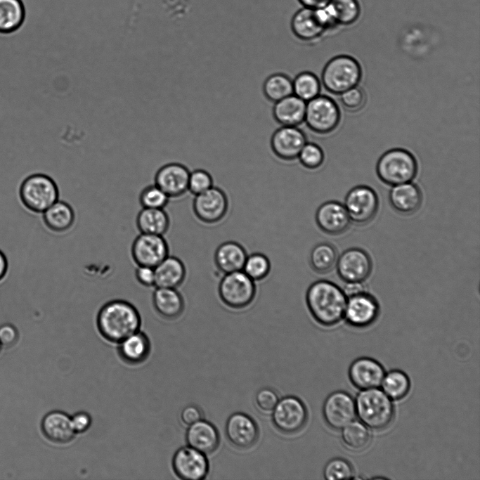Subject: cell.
Wrapping results in <instances>:
<instances>
[{
    "label": "cell",
    "mask_w": 480,
    "mask_h": 480,
    "mask_svg": "<svg viewBox=\"0 0 480 480\" xmlns=\"http://www.w3.org/2000/svg\"><path fill=\"white\" fill-rule=\"evenodd\" d=\"M96 325L104 339L119 343L140 330L141 317L131 302L124 299H112L99 309L96 316Z\"/></svg>",
    "instance_id": "1"
},
{
    "label": "cell",
    "mask_w": 480,
    "mask_h": 480,
    "mask_svg": "<svg viewBox=\"0 0 480 480\" xmlns=\"http://www.w3.org/2000/svg\"><path fill=\"white\" fill-rule=\"evenodd\" d=\"M347 297L335 283L319 280L307 289L306 302L313 319L320 325L331 327L343 318Z\"/></svg>",
    "instance_id": "2"
},
{
    "label": "cell",
    "mask_w": 480,
    "mask_h": 480,
    "mask_svg": "<svg viewBox=\"0 0 480 480\" xmlns=\"http://www.w3.org/2000/svg\"><path fill=\"white\" fill-rule=\"evenodd\" d=\"M356 415L362 423L372 429L387 427L394 417L391 399L377 388L361 390L355 401Z\"/></svg>",
    "instance_id": "3"
},
{
    "label": "cell",
    "mask_w": 480,
    "mask_h": 480,
    "mask_svg": "<svg viewBox=\"0 0 480 480\" xmlns=\"http://www.w3.org/2000/svg\"><path fill=\"white\" fill-rule=\"evenodd\" d=\"M415 156L403 148H393L379 158L376 172L379 179L389 186H396L413 181L417 173Z\"/></svg>",
    "instance_id": "4"
},
{
    "label": "cell",
    "mask_w": 480,
    "mask_h": 480,
    "mask_svg": "<svg viewBox=\"0 0 480 480\" xmlns=\"http://www.w3.org/2000/svg\"><path fill=\"white\" fill-rule=\"evenodd\" d=\"M362 77L358 62L353 57L340 55L331 58L324 66L321 84L330 93L340 95L356 86Z\"/></svg>",
    "instance_id": "5"
},
{
    "label": "cell",
    "mask_w": 480,
    "mask_h": 480,
    "mask_svg": "<svg viewBox=\"0 0 480 480\" xmlns=\"http://www.w3.org/2000/svg\"><path fill=\"white\" fill-rule=\"evenodd\" d=\"M19 195L23 205L34 213H43L59 200L56 181L44 174L30 175L22 182Z\"/></svg>",
    "instance_id": "6"
},
{
    "label": "cell",
    "mask_w": 480,
    "mask_h": 480,
    "mask_svg": "<svg viewBox=\"0 0 480 480\" xmlns=\"http://www.w3.org/2000/svg\"><path fill=\"white\" fill-rule=\"evenodd\" d=\"M218 292L222 302L233 309L247 307L254 299L256 285L242 270L224 274Z\"/></svg>",
    "instance_id": "7"
},
{
    "label": "cell",
    "mask_w": 480,
    "mask_h": 480,
    "mask_svg": "<svg viewBox=\"0 0 480 480\" xmlns=\"http://www.w3.org/2000/svg\"><path fill=\"white\" fill-rule=\"evenodd\" d=\"M340 122V110L330 97L319 94L306 102L304 123L316 134H327L333 131Z\"/></svg>",
    "instance_id": "8"
},
{
    "label": "cell",
    "mask_w": 480,
    "mask_h": 480,
    "mask_svg": "<svg viewBox=\"0 0 480 480\" xmlns=\"http://www.w3.org/2000/svg\"><path fill=\"white\" fill-rule=\"evenodd\" d=\"M309 413L304 403L294 396H286L279 399L271 413V420L275 429L284 434H294L306 426Z\"/></svg>",
    "instance_id": "9"
},
{
    "label": "cell",
    "mask_w": 480,
    "mask_h": 480,
    "mask_svg": "<svg viewBox=\"0 0 480 480\" xmlns=\"http://www.w3.org/2000/svg\"><path fill=\"white\" fill-rule=\"evenodd\" d=\"M294 35L304 41H312L320 38L327 30L334 27L324 7L299 9L291 20Z\"/></svg>",
    "instance_id": "10"
},
{
    "label": "cell",
    "mask_w": 480,
    "mask_h": 480,
    "mask_svg": "<svg viewBox=\"0 0 480 480\" xmlns=\"http://www.w3.org/2000/svg\"><path fill=\"white\" fill-rule=\"evenodd\" d=\"M344 205L351 221L364 225L371 221L377 214L379 198L370 187L358 186L347 193Z\"/></svg>",
    "instance_id": "11"
},
{
    "label": "cell",
    "mask_w": 480,
    "mask_h": 480,
    "mask_svg": "<svg viewBox=\"0 0 480 480\" xmlns=\"http://www.w3.org/2000/svg\"><path fill=\"white\" fill-rule=\"evenodd\" d=\"M337 272L346 283H363L372 270V259L364 249L352 247L343 252L337 258Z\"/></svg>",
    "instance_id": "12"
},
{
    "label": "cell",
    "mask_w": 480,
    "mask_h": 480,
    "mask_svg": "<svg viewBox=\"0 0 480 480\" xmlns=\"http://www.w3.org/2000/svg\"><path fill=\"white\" fill-rule=\"evenodd\" d=\"M322 413L325 422L330 428L342 429L356 417L355 401L347 392L334 391L325 399Z\"/></svg>",
    "instance_id": "13"
},
{
    "label": "cell",
    "mask_w": 480,
    "mask_h": 480,
    "mask_svg": "<svg viewBox=\"0 0 480 480\" xmlns=\"http://www.w3.org/2000/svg\"><path fill=\"white\" fill-rule=\"evenodd\" d=\"M175 474L183 480H202L209 471L207 455L190 446L179 448L172 458Z\"/></svg>",
    "instance_id": "14"
},
{
    "label": "cell",
    "mask_w": 480,
    "mask_h": 480,
    "mask_svg": "<svg viewBox=\"0 0 480 480\" xmlns=\"http://www.w3.org/2000/svg\"><path fill=\"white\" fill-rule=\"evenodd\" d=\"M131 254L137 266L155 268L169 255V248L163 235L140 233L131 245Z\"/></svg>",
    "instance_id": "15"
},
{
    "label": "cell",
    "mask_w": 480,
    "mask_h": 480,
    "mask_svg": "<svg viewBox=\"0 0 480 480\" xmlns=\"http://www.w3.org/2000/svg\"><path fill=\"white\" fill-rule=\"evenodd\" d=\"M225 434L230 443L240 450L252 448L259 438L256 421L249 415L236 412L231 414L225 425Z\"/></svg>",
    "instance_id": "16"
},
{
    "label": "cell",
    "mask_w": 480,
    "mask_h": 480,
    "mask_svg": "<svg viewBox=\"0 0 480 480\" xmlns=\"http://www.w3.org/2000/svg\"><path fill=\"white\" fill-rule=\"evenodd\" d=\"M228 208V201L226 193L214 186L196 195L193 202V212L197 218L208 224L220 221L226 216Z\"/></svg>",
    "instance_id": "17"
},
{
    "label": "cell",
    "mask_w": 480,
    "mask_h": 480,
    "mask_svg": "<svg viewBox=\"0 0 480 480\" xmlns=\"http://www.w3.org/2000/svg\"><path fill=\"white\" fill-rule=\"evenodd\" d=\"M380 313V305L374 296L366 291L347 297L344 318L356 327L372 325Z\"/></svg>",
    "instance_id": "18"
},
{
    "label": "cell",
    "mask_w": 480,
    "mask_h": 480,
    "mask_svg": "<svg viewBox=\"0 0 480 480\" xmlns=\"http://www.w3.org/2000/svg\"><path fill=\"white\" fill-rule=\"evenodd\" d=\"M307 138L299 127L280 126L272 134L271 148L274 155L284 161H293L297 157Z\"/></svg>",
    "instance_id": "19"
},
{
    "label": "cell",
    "mask_w": 480,
    "mask_h": 480,
    "mask_svg": "<svg viewBox=\"0 0 480 480\" xmlns=\"http://www.w3.org/2000/svg\"><path fill=\"white\" fill-rule=\"evenodd\" d=\"M190 171L184 164L170 162L162 165L155 173V184L169 198L179 197L188 191Z\"/></svg>",
    "instance_id": "20"
},
{
    "label": "cell",
    "mask_w": 480,
    "mask_h": 480,
    "mask_svg": "<svg viewBox=\"0 0 480 480\" xmlns=\"http://www.w3.org/2000/svg\"><path fill=\"white\" fill-rule=\"evenodd\" d=\"M316 221L323 232L330 235L342 234L351 223L344 205L335 200L327 201L319 206L316 212Z\"/></svg>",
    "instance_id": "21"
},
{
    "label": "cell",
    "mask_w": 480,
    "mask_h": 480,
    "mask_svg": "<svg viewBox=\"0 0 480 480\" xmlns=\"http://www.w3.org/2000/svg\"><path fill=\"white\" fill-rule=\"evenodd\" d=\"M384 374L383 366L377 361L368 357L356 359L349 368L351 382L361 390L378 387Z\"/></svg>",
    "instance_id": "22"
},
{
    "label": "cell",
    "mask_w": 480,
    "mask_h": 480,
    "mask_svg": "<svg viewBox=\"0 0 480 480\" xmlns=\"http://www.w3.org/2000/svg\"><path fill=\"white\" fill-rule=\"evenodd\" d=\"M41 429L48 440L59 444L70 442L76 434L71 417L60 410L46 414L41 422Z\"/></svg>",
    "instance_id": "23"
},
{
    "label": "cell",
    "mask_w": 480,
    "mask_h": 480,
    "mask_svg": "<svg viewBox=\"0 0 480 480\" xmlns=\"http://www.w3.org/2000/svg\"><path fill=\"white\" fill-rule=\"evenodd\" d=\"M186 439L188 446L206 455L214 453L220 444L217 428L204 419L188 426Z\"/></svg>",
    "instance_id": "24"
},
{
    "label": "cell",
    "mask_w": 480,
    "mask_h": 480,
    "mask_svg": "<svg viewBox=\"0 0 480 480\" xmlns=\"http://www.w3.org/2000/svg\"><path fill=\"white\" fill-rule=\"evenodd\" d=\"M152 304L155 312L167 320L179 318L185 309L184 299L176 288L155 287Z\"/></svg>",
    "instance_id": "25"
},
{
    "label": "cell",
    "mask_w": 480,
    "mask_h": 480,
    "mask_svg": "<svg viewBox=\"0 0 480 480\" xmlns=\"http://www.w3.org/2000/svg\"><path fill=\"white\" fill-rule=\"evenodd\" d=\"M389 200L396 212L410 215L420 209L422 202V194L416 184L408 182L394 186L389 190Z\"/></svg>",
    "instance_id": "26"
},
{
    "label": "cell",
    "mask_w": 480,
    "mask_h": 480,
    "mask_svg": "<svg viewBox=\"0 0 480 480\" xmlns=\"http://www.w3.org/2000/svg\"><path fill=\"white\" fill-rule=\"evenodd\" d=\"M306 106V101L292 94L274 103L273 116L280 126L299 127L304 123Z\"/></svg>",
    "instance_id": "27"
},
{
    "label": "cell",
    "mask_w": 480,
    "mask_h": 480,
    "mask_svg": "<svg viewBox=\"0 0 480 480\" xmlns=\"http://www.w3.org/2000/svg\"><path fill=\"white\" fill-rule=\"evenodd\" d=\"M247 255L239 243L228 241L221 244L214 253L216 268L224 274L242 271Z\"/></svg>",
    "instance_id": "28"
},
{
    "label": "cell",
    "mask_w": 480,
    "mask_h": 480,
    "mask_svg": "<svg viewBox=\"0 0 480 480\" xmlns=\"http://www.w3.org/2000/svg\"><path fill=\"white\" fill-rule=\"evenodd\" d=\"M155 287L176 288L184 281L186 269L176 257L168 255L155 268Z\"/></svg>",
    "instance_id": "29"
},
{
    "label": "cell",
    "mask_w": 480,
    "mask_h": 480,
    "mask_svg": "<svg viewBox=\"0 0 480 480\" xmlns=\"http://www.w3.org/2000/svg\"><path fill=\"white\" fill-rule=\"evenodd\" d=\"M119 357L127 363L137 365L145 361L150 351L148 336L140 330L118 343Z\"/></svg>",
    "instance_id": "30"
},
{
    "label": "cell",
    "mask_w": 480,
    "mask_h": 480,
    "mask_svg": "<svg viewBox=\"0 0 480 480\" xmlns=\"http://www.w3.org/2000/svg\"><path fill=\"white\" fill-rule=\"evenodd\" d=\"M42 214L44 224L50 231L55 233L69 231L75 221V213L72 206L59 200Z\"/></svg>",
    "instance_id": "31"
},
{
    "label": "cell",
    "mask_w": 480,
    "mask_h": 480,
    "mask_svg": "<svg viewBox=\"0 0 480 480\" xmlns=\"http://www.w3.org/2000/svg\"><path fill=\"white\" fill-rule=\"evenodd\" d=\"M140 233L164 235L170 226V219L164 209L143 208L136 219Z\"/></svg>",
    "instance_id": "32"
},
{
    "label": "cell",
    "mask_w": 480,
    "mask_h": 480,
    "mask_svg": "<svg viewBox=\"0 0 480 480\" xmlns=\"http://www.w3.org/2000/svg\"><path fill=\"white\" fill-rule=\"evenodd\" d=\"M325 7L335 25L353 24L361 13L358 0H330Z\"/></svg>",
    "instance_id": "33"
},
{
    "label": "cell",
    "mask_w": 480,
    "mask_h": 480,
    "mask_svg": "<svg viewBox=\"0 0 480 480\" xmlns=\"http://www.w3.org/2000/svg\"><path fill=\"white\" fill-rule=\"evenodd\" d=\"M338 258L336 248L329 242H320L311 250L309 263L317 273L325 274L331 271Z\"/></svg>",
    "instance_id": "34"
},
{
    "label": "cell",
    "mask_w": 480,
    "mask_h": 480,
    "mask_svg": "<svg viewBox=\"0 0 480 480\" xmlns=\"http://www.w3.org/2000/svg\"><path fill=\"white\" fill-rule=\"evenodd\" d=\"M263 92L266 98L274 103L293 94L292 79L282 72L271 74L264 80Z\"/></svg>",
    "instance_id": "35"
},
{
    "label": "cell",
    "mask_w": 480,
    "mask_h": 480,
    "mask_svg": "<svg viewBox=\"0 0 480 480\" xmlns=\"http://www.w3.org/2000/svg\"><path fill=\"white\" fill-rule=\"evenodd\" d=\"M381 385L382 391L391 400H400L408 394L410 381L404 372L392 370L384 374Z\"/></svg>",
    "instance_id": "36"
},
{
    "label": "cell",
    "mask_w": 480,
    "mask_h": 480,
    "mask_svg": "<svg viewBox=\"0 0 480 480\" xmlns=\"http://www.w3.org/2000/svg\"><path fill=\"white\" fill-rule=\"evenodd\" d=\"M24 8L20 0H0V32H10L23 20Z\"/></svg>",
    "instance_id": "37"
},
{
    "label": "cell",
    "mask_w": 480,
    "mask_h": 480,
    "mask_svg": "<svg viewBox=\"0 0 480 480\" xmlns=\"http://www.w3.org/2000/svg\"><path fill=\"white\" fill-rule=\"evenodd\" d=\"M321 85V82L316 74L310 71H303L292 79L293 94L308 102L320 94Z\"/></svg>",
    "instance_id": "38"
},
{
    "label": "cell",
    "mask_w": 480,
    "mask_h": 480,
    "mask_svg": "<svg viewBox=\"0 0 480 480\" xmlns=\"http://www.w3.org/2000/svg\"><path fill=\"white\" fill-rule=\"evenodd\" d=\"M342 439L350 450L358 451L368 447L370 442V433L361 422L352 421L342 429Z\"/></svg>",
    "instance_id": "39"
},
{
    "label": "cell",
    "mask_w": 480,
    "mask_h": 480,
    "mask_svg": "<svg viewBox=\"0 0 480 480\" xmlns=\"http://www.w3.org/2000/svg\"><path fill=\"white\" fill-rule=\"evenodd\" d=\"M242 271L254 281L264 279L271 271L268 257L261 253H253L247 257Z\"/></svg>",
    "instance_id": "40"
},
{
    "label": "cell",
    "mask_w": 480,
    "mask_h": 480,
    "mask_svg": "<svg viewBox=\"0 0 480 480\" xmlns=\"http://www.w3.org/2000/svg\"><path fill=\"white\" fill-rule=\"evenodd\" d=\"M169 197L155 183L145 186L140 193L139 202L143 208L164 209Z\"/></svg>",
    "instance_id": "41"
},
{
    "label": "cell",
    "mask_w": 480,
    "mask_h": 480,
    "mask_svg": "<svg viewBox=\"0 0 480 480\" xmlns=\"http://www.w3.org/2000/svg\"><path fill=\"white\" fill-rule=\"evenodd\" d=\"M323 476L327 480L351 479L353 478V468L347 460L335 458L325 465Z\"/></svg>",
    "instance_id": "42"
},
{
    "label": "cell",
    "mask_w": 480,
    "mask_h": 480,
    "mask_svg": "<svg viewBox=\"0 0 480 480\" xmlns=\"http://www.w3.org/2000/svg\"><path fill=\"white\" fill-rule=\"evenodd\" d=\"M324 152L322 148L313 142H306L301 148L297 159L300 164L308 169H316L324 162Z\"/></svg>",
    "instance_id": "43"
},
{
    "label": "cell",
    "mask_w": 480,
    "mask_h": 480,
    "mask_svg": "<svg viewBox=\"0 0 480 480\" xmlns=\"http://www.w3.org/2000/svg\"><path fill=\"white\" fill-rule=\"evenodd\" d=\"M213 186V179L211 174L202 169H197L190 171L188 190L196 195L202 193Z\"/></svg>",
    "instance_id": "44"
},
{
    "label": "cell",
    "mask_w": 480,
    "mask_h": 480,
    "mask_svg": "<svg viewBox=\"0 0 480 480\" xmlns=\"http://www.w3.org/2000/svg\"><path fill=\"white\" fill-rule=\"evenodd\" d=\"M365 100V92L357 86L340 94L342 105L345 109L351 112H356L363 108Z\"/></svg>",
    "instance_id": "45"
},
{
    "label": "cell",
    "mask_w": 480,
    "mask_h": 480,
    "mask_svg": "<svg viewBox=\"0 0 480 480\" xmlns=\"http://www.w3.org/2000/svg\"><path fill=\"white\" fill-rule=\"evenodd\" d=\"M277 392L269 387L259 389L254 396L257 409L263 413H271L279 401Z\"/></svg>",
    "instance_id": "46"
},
{
    "label": "cell",
    "mask_w": 480,
    "mask_h": 480,
    "mask_svg": "<svg viewBox=\"0 0 480 480\" xmlns=\"http://www.w3.org/2000/svg\"><path fill=\"white\" fill-rule=\"evenodd\" d=\"M19 340V332L15 326L11 323L0 325V344L2 348L11 349Z\"/></svg>",
    "instance_id": "47"
},
{
    "label": "cell",
    "mask_w": 480,
    "mask_h": 480,
    "mask_svg": "<svg viewBox=\"0 0 480 480\" xmlns=\"http://www.w3.org/2000/svg\"><path fill=\"white\" fill-rule=\"evenodd\" d=\"M137 282L143 287H155V268L148 266H137L135 270Z\"/></svg>",
    "instance_id": "48"
},
{
    "label": "cell",
    "mask_w": 480,
    "mask_h": 480,
    "mask_svg": "<svg viewBox=\"0 0 480 480\" xmlns=\"http://www.w3.org/2000/svg\"><path fill=\"white\" fill-rule=\"evenodd\" d=\"M204 413L202 409L194 404H190L183 408L181 413L182 422L190 426L192 424L203 419Z\"/></svg>",
    "instance_id": "49"
},
{
    "label": "cell",
    "mask_w": 480,
    "mask_h": 480,
    "mask_svg": "<svg viewBox=\"0 0 480 480\" xmlns=\"http://www.w3.org/2000/svg\"><path fill=\"white\" fill-rule=\"evenodd\" d=\"M73 429L76 434L84 433L91 424V417L86 412H78L71 417Z\"/></svg>",
    "instance_id": "50"
},
{
    "label": "cell",
    "mask_w": 480,
    "mask_h": 480,
    "mask_svg": "<svg viewBox=\"0 0 480 480\" xmlns=\"http://www.w3.org/2000/svg\"><path fill=\"white\" fill-rule=\"evenodd\" d=\"M343 291L346 297H349L350 296L364 292L365 291V289L363 283H346Z\"/></svg>",
    "instance_id": "51"
},
{
    "label": "cell",
    "mask_w": 480,
    "mask_h": 480,
    "mask_svg": "<svg viewBox=\"0 0 480 480\" xmlns=\"http://www.w3.org/2000/svg\"><path fill=\"white\" fill-rule=\"evenodd\" d=\"M330 0H298L303 7L318 8L326 6Z\"/></svg>",
    "instance_id": "52"
},
{
    "label": "cell",
    "mask_w": 480,
    "mask_h": 480,
    "mask_svg": "<svg viewBox=\"0 0 480 480\" xmlns=\"http://www.w3.org/2000/svg\"><path fill=\"white\" fill-rule=\"evenodd\" d=\"M8 268V260L4 253L0 250V281L6 276Z\"/></svg>",
    "instance_id": "53"
},
{
    "label": "cell",
    "mask_w": 480,
    "mask_h": 480,
    "mask_svg": "<svg viewBox=\"0 0 480 480\" xmlns=\"http://www.w3.org/2000/svg\"><path fill=\"white\" fill-rule=\"evenodd\" d=\"M1 348H2V347H1V344H0V351H1Z\"/></svg>",
    "instance_id": "54"
}]
</instances>
